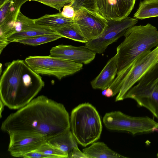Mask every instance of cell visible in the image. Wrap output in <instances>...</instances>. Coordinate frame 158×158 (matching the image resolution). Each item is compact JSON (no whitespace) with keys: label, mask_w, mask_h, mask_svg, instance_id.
<instances>
[{"label":"cell","mask_w":158,"mask_h":158,"mask_svg":"<svg viewBox=\"0 0 158 158\" xmlns=\"http://www.w3.org/2000/svg\"><path fill=\"white\" fill-rule=\"evenodd\" d=\"M136 0H96L98 12L107 20H121L133 9Z\"/></svg>","instance_id":"cell-12"},{"label":"cell","mask_w":158,"mask_h":158,"mask_svg":"<svg viewBox=\"0 0 158 158\" xmlns=\"http://www.w3.org/2000/svg\"><path fill=\"white\" fill-rule=\"evenodd\" d=\"M157 157L158 158V153L157 154Z\"/></svg>","instance_id":"cell-34"},{"label":"cell","mask_w":158,"mask_h":158,"mask_svg":"<svg viewBox=\"0 0 158 158\" xmlns=\"http://www.w3.org/2000/svg\"><path fill=\"white\" fill-rule=\"evenodd\" d=\"M55 33H57L53 29L35 24L26 30L11 35L7 38V39L10 43L16 42L19 40L25 38Z\"/></svg>","instance_id":"cell-20"},{"label":"cell","mask_w":158,"mask_h":158,"mask_svg":"<svg viewBox=\"0 0 158 158\" xmlns=\"http://www.w3.org/2000/svg\"><path fill=\"white\" fill-rule=\"evenodd\" d=\"M34 20L37 25L49 27L55 31L64 25L74 22L73 20L63 16L60 12L53 14L45 15Z\"/></svg>","instance_id":"cell-18"},{"label":"cell","mask_w":158,"mask_h":158,"mask_svg":"<svg viewBox=\"0 0 158 158\" xmlns=\"http://www.w3.org/2000/svg\"><path fill=\"white\" fill-rule=\"evenodd\" d=\"M82 152L89 158H127L112 150L101 142L93 143L89 147L83 149Z\"/></svg>","instance_id":"cell-17"},{"label":"cell","mask_w":158,"mask_h":158,"mask_svg":"<svg viewBox=\"0 0 158 158\" xmlns=\"http://www.w3.org/2000/svg\"><path fill=\"white\" fill-rule=\"evenodd\" d=\"M60 12L63 16L74 20L76 15V11L70 3L65 5L62 11Z\"/></svg>","instance_id":"cell-27"},{"label":"cell","mask_w":158,"mask_h":158,"mask_svg":"<svg viewBox=\"0 0 158 158\" xmlns=\"http://www.w3.org/2000/svg\"><path fill=\"white\" fill-rule=\"evenodd\" d=\"M25 61L37 74L53 76L59 80L73 74L82 69L83 66L82 64L50 55L30 56Z\"/></svg>","instance_id":"cell-6"},{"label":"cell","mask_w":158,"mask_h":158,"mask_svg":"<svg viewBox=\"0 0 158 158\" xmlns=\"http://www.w3.org/2000/svg\"><path fill=\"white\" fill-rule=\"evenodd\" d=\"M70 124L76 141L83 147L93 143L100 137L102 125L100 115L89 103L80 104L72 110Z\"/></svg>","instance_id":"cell-4"},{"label":"cell","mask_w":158,"mask_h":158,"mask_svg":"<svg viewBox=\"0 0 158 158\" xmlns=\"http://www.w3.org/2000/svg\"><path fill=\"white\" fill-rule=\"evenodd\" d=\"M34 19L26 16L21 11L17 19L11 28L3 36H0L7 39L11 35L23 31L35 25Z\"/></svg>","instance_id":"cell-22"},{"label":"cell","mask_w":158,"mask_h":158,"mask_svg":"<svg viewBox=\"0 0 158 158\" xmlns=\"http://www.w3.org/2000/svg\"><path fill=\"white\" fill-rule=\"evenodd\" d=\"M102 94L107 97L113 96V92L110 88L108 87L106 89L102 90Z\"/></svg>","instance_id":"cell-31"},{"label":"cell","mask_w":158,"mask_h":158,"mask_svg":"<svg viewBox=\"0 0 158 158\" xmlns=\"http://www.w3.org/2000/svg\"><path fill=\"white\" fill-rule=\"evenodd\" d=\"M107 20V26L99 36L85 43L86 48L96 53H103L109 45L123 36L128 28L138 22V19L128 17L121 20Z\"/></svg>","instance_id":"cell-9"},{"label":"cell","mask_w":158,"mask_h":158,"mask_svg":"<svg viewBox=\"0 0 158 158\" xmlns=\"http://www.w3.org/2000/svg\"><path fill=\"white\" fill-rule=\"evenodd\" d=\"M48 143L60 149L69 156L74 147H77L70 129L47 140Z\"/></svg>","instance_id":"cell-16"},{"label":"cell","mask_w":158,"mask_h":158,"mask_svg":"<svg viewBox=\"0 0 158 158\" xmlns=\"http://www.w3.org/2000/svg\"><path fill=\"white\" fill-rule=\"evenodd\" d=\"M4 106H5V105L2 102L1 100H0V116L1 118L2 117V114L4 110Z\"/></svg>","instance_id":"cell-32"},{"label":"cell","mask_w":158,"mask_h":158,"mask_svg":"<svg viewBox=\"0 0 158 158\" xmlns=\"http://www.w3.org/2000/svg\"><path fill=\"white\" fill-rule=\"evenodd\" d=\"M69 158H89L83 152H81L77 147L73 148L71 152Z\"/></svg>","instance_id":"cell-29"},{"label":"cell","mask_w":158,"mask_h":158,"mask_svg":"<svg viewBox=\"0 0 158 158\" xmlns=\"http://www.w3.org/2000/svg\"><path fill=\"white\" fill-rule=\"evenodd\" d=\"M158 63V46L145 52L134 62L122 81L115 101L124 99L128 91L150 69Z\"/></svg>","instance_id":"cell-8"},{"label":"cell","mask_w":158,"mask_h":158,"mask_svg":"<svg viewBox=\"0 0 158 158\" xmlns=\"http://www.w3.org/2000/svg\"><path fill=\"white\" fill-rule=\"evenodd\" d=\"M8 0H0V7L3 5Z\"/></svg>","instance_id":"cell-33"},{"label":"cell","mask_w":158,"mask_h":158,"mask_svg":"<svg viewBox=\"0 0 158 158\" xmlns=\"http://www.w3.org/2000/svg\"><path fill=\"white\" fill-rule=\"evenodd\" d=\"M75 11L81 7L98 12L96 0H73L70 3Z\"/></svg>","instance_id":"cell-25"},{"label":"cell","mask_w":158,"mask_h":158,"mask_svg":"<svg viewBox=\"0 0 158 158\" xmlns=\"http://www.w3.org/2000/svg\"><path fill=\"white\" fill-rule=\"evenodd\" d=\"M103 122L108 129L128 131L133 135L158 128V122L148 116H131L119 111L106 113Z\"/></svg>","instance_id":"cell-7"},{"label":"cell","mask_w":158,"mask_h":158,"mask_svg":"<svg viewBox=\"0 0 158 158\" xmlns=\"http://www.w3.org/2000/svg\"><path fill=\"white\" fill-rule=\"evenodd\" d=\"M29 0H9L0 7V36H3L16 21L22 6Z\"/></svg>","instance_id":"cell-14"},{"label":"cell","mask_w":158,"mask_h":158,"mask_svg":"<svg viewBox=\"0 0 158 158\" xmlns=\"http://www.w3.org/2000/svg\"><path fill=\"white\" fill-rule=\"evenodd\" d=\"M8 134V151L14 157H23L26 153L37 149L47 140L44 136L38 134L13 132Z\"/></svg>","instance_id":"cell-11"},{"label":"cell","mask_w":158,"mask_h":158,"mask_svg":"<svg viewBox=\"0 0 158 158\" xmlns=\"http://www.w3.org/2000/svg\"><path fill=\"white\" fill-rule=\"evenodd\" d=\"M41 77L20 60L8 64L0 80V100L12 110L24 106L44 86Z\"/></svg>","instance_id":"cell-2"},{"label":"cell","mask_w":158,"mask_h":158,"mask_svg":"<svg viewBox=\"0 0 158 158\" xmlns=\"http://www.w3.org/2000/svg\"><path fill=\"white\" fill-rule=\"evenodd\" d=\"M63 36L58 33L40 35L21 39L16 42L30 46H36L56 40Z\"/></svg>","instance_id":"cell-23"},{"label":"cell","mask_w":158,"mask_h":158,"mask_svg":"<svg viewBox=\"0 0 158 158\" xmlns=\"http://www.w3.org/2000/svg\"><path fill=\"white\" fill-rule=\"evenodd\" d=\"M51 56L87 64L95 58L96 52L85 46H75L60 44L52 47L50 50Z\"/></svg>","instance_id":"cell-13"},{"label":"cell","mask_w":158,"mask_h":158,"mask_svg":"<svg viewBox=\"0 0 158 158\" xmlns=\"http://www.w3.org/2000/svg\"><path fill=\"white\" fill-rule=\"evenodd\" d=\"M10 43L7 38L0 37V53L4 48Z\"/></svg>","instance_id":"cell-30"},{"label":"cell","mask_w":158,"mask_h":158,"mask_svg":"<svg viewBox=\"0 0 158 158\" xmlns=\"http://www.w3.org/2000/svg\"><path fill=\"white\" fill-rule=\"evenodd\" d=\"M55 31L64 38L83 43H85L87 42L78 25L74 21L57 29Z\"/></svg>","instance_id":"cell-21"},{"label":"cell","mask_w":158,"mask_h":158,"mask_svg":"<svg viewBox=\"0 0 158 158\" xmlns=\"http://www.w3.org/2000/svg\"><path fill=\"white\" fill-rule=\"evenodd\" d=\"M158 17V0L140 1L134 18L139 19Z\"/></svg>","instance_id":"cell-19"},{"label":"cell","mask_w":158,"mask_h":158,"mask_svg":"<svg viewBox=\"0 0 158 158\" xmlns=\"http://www.w3.org/2000/svg\"><path fill=\"white\" fill-rule=\"evenodd\" d=\"M73 0H29L40 2L46 5L55 8L61 12V9L65 5L71 3Z\"/></svg>","instance_id":"cell-26"},{"label":"cell","mask_w":158,"mask_h":158,"mask_svg":"<svg viewBox=\"0 0 158 158\" xmlns=\"http://www.w3.org/2000/svg\"><path fill=\"white\" fill-rule=\"evenodd\" d=\"M36 150L42 153L50 156L51 158H68V155L60 149L48 143L47 140L42 144Z\"/></svg>","instance_id":"cell-24"},{"label":"cell","mask_w":158,"mask_h":158,"mask_svg":"<svg viewBox=\"0 0 158 158\" xmlns=\"http://www.w3.org/2000/svg\"><path fill=\"white\" fill-rule=\"evenodd\" d=\"M75 11L74 21L78 25L87 42L99 37L107 26L108 20L98 12L83 7Z\"/></svg>","instance_id":"cell-10"},{"label":"cell","mask_w":158,"mask_h":158,"mask_svg":"<svg viewBox=\"0 0 158 158\" xmlns=\"http://www.w3.org/2000/svg\"><path fill=\"white\" fill-rule=\"evenodd\" d=\"M127 92L124 99L134 100L140 106L148 109L158 120V63Z\"/></svg>","instance_id":"cell-5"},{"label":"cell","mask_w":158,"mask_h":158,"mask_svg":"<svg viewBox=\"0 0 158 158\" xmlns=\"http://www.w3.org/2000/svg\"><path fill=\"white\" fill-rule=\"evenodd\" d=\"M123 41L117 48V74H125L135 60L145 52L158 46V31L150 23L128 28Z\"/></svg>","instance_id":"cell-3"},{"label":"cell","mask_w":158,"mask_h":158,"mask_svg":"<svg viewBox=\"0 0 158 158\" xmlns=\"http://www.w3.org/2000/svg\"><path fill=\"white\" fill-rule=\"evenodd\" d=\"M1 128L8 134H38L47 140L70 128V117L63 104L42 95L10 114Z\"/></svg>","instance_id":"cell-1"},{"label":"cell","mask_w":158,"mask_h":158,"mask_svg":"<svg viewBox=\"0 0 158 158\" xmlns=\"http://www.w3.org/2000/svg\"><path fill=\"white\" fill-rule=\"evenodd\" d=\"M23 158H51L50 156L39 152L36 150L29 152L25 154Z\"/></svg>","instance_id":"cell-28"},{"label":"cell","mask_w":158,"mask_h":158,"mask_svg":"<svg viewBox=\"0 0 158 158\" xmlns=\"http://www.w3.org/2000/svg\"><path fill=\"white\" fill-rule=\"evenodd\" d=\"M118 73L117 55L107 62L99 75L90 82L93 89L103 90L109 87Z\"/></svg>","instance_id":"cell-15"}]
</instances>
